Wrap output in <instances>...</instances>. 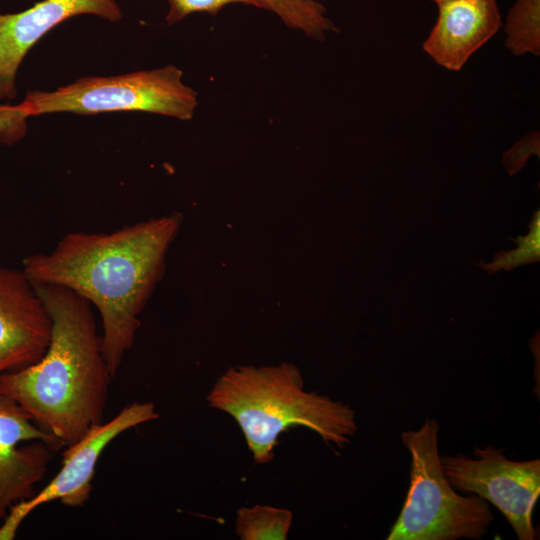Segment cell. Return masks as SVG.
I'll use <instances>...</instances> for the list:
<instances>
[{
    "label": "cell",
    "mask_w": 540,
    "mask_h": 540,
    "mask_svg": "<svg viewBox=\"0 0 540 540\" xmlns=\"http://www.w3.org/2000/svg\"><path fill=\"white\" fill-rule=\"evenodd\" d=\"M439 425L428 419L401 439L411 456L410 484L387 540L481 539L494 520L483 498L462 496L446 478L439 454Z\"/></svg>",
    "instance_id": "277c9868"
},
{
    "label": "cell",
    "mask_w": 540,
    "mask_h": 540,
    "mask_svg": "<svg viewBox=\"0 0 540 540\" xmlns=\"http://www.w3.org/2000/svg\"><path fill=\"white\" fill-rule=\"evenodd\" d=\"M504 451L489 445L475 447L473 457L443 455L444 474L455 489L497 507L519 540H534L532 513L540 495V459L515 461Z\"/></svg>",
    "instance_id": "8992f818"
},
{
    "label": "cell",
    "mask_w": 540,
    "mask_h": 540,
    "mask_svg": "<svg viewBox=\"0 0 540 540\" xmlns=\"http://www.w3.org/2000/svg\"><path fill=\"white\" fill-rule=\"evenodd\" d=\"M529 234L510 238L518 244L516 249L495 254L490 263L481 262L479 265L488 273L502 269L511 270L517 266L538 262L540 259V212L535 211L529 224Z\"/></svg>",
    "instance_id": "9a60e30c"
},
{
    "label": "cell",
    "mask_w": 540,
    "mask_h": 540,
    "mask_svg": "<svg viewBox=\"0 0 540 540\" xmlns=\"http://www.w3.org/2000/svg\"><path fill=\"white\" fill-rule=\"evenodd\" d=\"M156 418L153 403L133 402L108 422L91 427L76 443L66 447L56 476L32 497L10 508L0 527V540L14 539L23 520L41 505L59 500L66 506H83L90 497L95 468L105 448L125 431Z\"/></svg>",
    "instance_id": "52a82bcc"
},
{
    "label": "cell",
    "mask_w": 540,
    "mask_h": 540,
    "mask_svg": "<svg viewBox=\"0 0 540 540\" xmlns=\"http://www.w3.org/2000/svg\"><path fill=\"white\" fill-rule=\"evenodd\" d=\"M206 399L235 419L256 464L273 459L279 436L292 427L311 429L339 449L349 445L357 431L352 407L305 391L302 374L291 363L231 367Z\"/></svg>",
    "instance_id": "3957f363"
},
{
    "label": "cell",
    "mask_w": 540,
    "mask_h": 540,
    "mask_svg": "<svg viewBox=\"0 0 540 540\" xmlns=\"http://www.w3.org/2000/svg\"><path fill=\"white\" fill-rule=\"evenodd\" d=\"M182 71L168 65L116 76H90L54 91H29L22 101L30 117L70 112L90 115L143 111L190 120L197 93L182 81Z\"/></svg>",
    "instance_id": "5b68a950"
},
{
    "label": "cell",
    "mask_w": 540,
    "mask_h": 540,
    "mask_svg": "<svg viewBox=\"0 0 540 540\" xmlns=\"http://www.w3.org/2000/svg\"><path fill=\"white\" fill-rule=\"evenodd\" d=\"M61 447L14 399L0 392V519L36 493L52 450Z\"/></svg>",
    "instance_id": "ba28073f"
},
{
    "label": "cell",
    "mask_w": 540,
    "mask_h": 540,
    "mask_svg": "<svg viewBox=\"0 0 540 540\" xmlns=\"http://www.w3.org/2000/svg\"><path fill=\"white\" fill-rule=\"evenodd\" d=\"M430 1H433V2H435V3H438V2L443 1V0H430Z\"/></svg>",
    "instance_id": "ac0fdd59"
},
{
    "label": "cell",
    "mask_w": 540,
    "mask_h": 540,
    "mask_svg": "<svg viewBox=\"0 0 540 540\" xmlns=\"http://www.w3.org/2000/svg\"><path fill=\"white\" fill-rule=\"evenodd\" d=\"M30 117L21 102L17 105L0 103V143L13 145L27 133V119Z\"/></svg>",
    "instance_id": "2e32d148"
},
{
    "label": "cell",
    "mask_w": 540,
    "mask_h": 540,
    "mask_svg": "<svg viewBox=\"0 0 540 540\" xmlns=\"http://www.w3.org/2000/svg\"><path fill=\"white\" fill-rule=\"evenodd\" d=\"M82 14L111 22L122 18L115 0H43L18 13L0 14V100L15 98L16 73L30 48L56 25Z\"/></svg>",
    "instance_id": "30bf717a"
},
{
    "label": "cell",
    "mask_w": 540,
    "mask_h": 540,
    "mask_svg": "<svg viewBox=\"0 0 540 540\" xmlns=\"http://www.w3.org/2000/svg\"><path fill=\"white\" fill-rule=\"evenodd\" d=\"M540 134L533 131L524 135L503 155V163L510 175L520 171L531 155L539 156Z\"/></svg>",
    "instance_id": "e0dca14e"
},
{
    "label": "cell",
    "mask_w": 540,
    "mask_h": 540,
    "mask_svg": "<svg viewBox=\"0 0 540 540\" xmlns=\"http://www.w3.org/2000/svg\"><path fill=\"white\" fill-rule=\"evenodd\" d=\"M181 224L182 215L171 213L110 233L70 232L51 252L23 260L31 282L64 286L98 310L103 355L113 377L133 346L139 315L165 272Z\"/></svg>",
    "instance_id": "6da1fadb"
},
{
    "label": "cell",
    "mask_w": 540,
    "mask_h": 540,
    "mask_svg": "<svg viewBox=\"0 0 540 540\" xmlns=\"http://www.w3.org/2000/svg\"><path fill=\"white\" fill-rule=\"evenodd\" d=\"M505 46L515 56L540 54V0H516L504 25Z\"/></svg>",
    "instance_id": "5bb4252c"
},
{
    "label": "cell",
    "mask_w": 540,
    "mask_h": 540,
    "mask_svg": "<svg viewBox=\"0 0 540 540\" xmlns=\"http://www.w3.org/2000/svg\"><path fill=\"white\" fill-rule=\"evenodd\" d=\"M423 49L439 66L461 70L502 25L496 0H443Z\"/></svg>",
    "instance_id": "8fae6325"
},
{
    "label": "cell",
    "mask_w": 540,
    "mask_h": 540,
    "mask_svg": "<svg viewBox=\"0 0 540 540\" xmlns=\"http://www.w3.org/2000/svg\"><path fill=\"white\" fill-rule=\"evenodd\" d=\"M51 337V318L23 270L0 266V376L38 362Z\"/></svg>",
    "instance_id": "9c48e42d"
},
{
    "label": "cell",
    "mask_w": 540,
    "mask_h": 540,
    "mask_svg": "<svg viewBox=\"0 0 540 540\" xmlns=\"http://www.w3.org/2000/svg\"><path fill=\"white\" fill-rule=\"evenodd\" d=\"M292 522L289 509L257 504L237 511L235 530L242 540H285Z\"/></svg>",
    "instance_id": "4fadbf2b"
},
{
    "label": "cell",
    "mask_w": 540,
    "mask_h": 540,
    "mask_svg": "<svg viewBox=\"0 0 540 540\" xmlns=\"http://www.w3.org/2000/svg\"><path fill=\"white\" fill-rule=\"evenodd\" d=\"M31 283L51 318L50 342L38 362L1 375L0 392L68 447L102 423L113 376L92 304L64 286Z\"/></svg>",
    "instance_id": "7a4b0ae2"
},
{
    "label": "cell",
    "mask_w": 540,
    "mask_h": 540,
    "mask_svg": "<svg viewBox=\"0 0 540 540\" xmlns=\"http://www.w3.org/2000/svg\"><path fill=\"white\" fill-rule=\"evenodd\" d=\"M166 22L175 24L195 12L216 14L228 4L241 3L273 12L288 27L322 41L329 32L337 31L326 16L325 6L317 0H168Z\"/></svg>",
    "instance_id": "7c38bea8"
}]
</instances>
